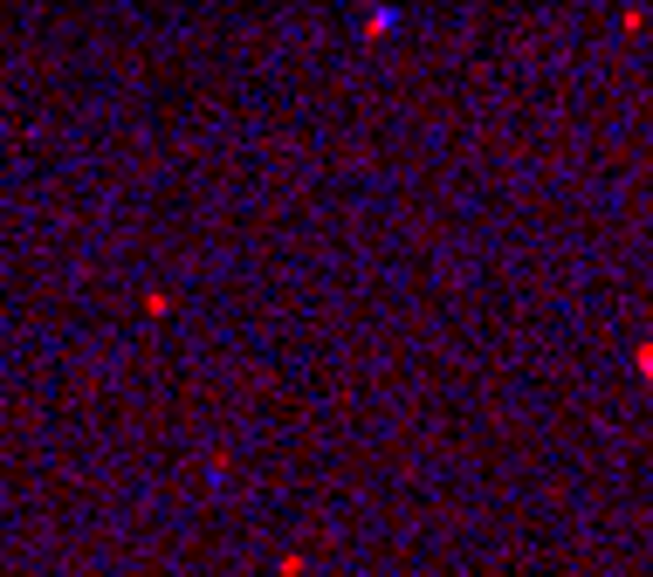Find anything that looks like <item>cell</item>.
Wrapping results in <instances>:
<instances>
[{"label": "cell", "mask_w": 653, "mask_h": 577, "mask_svg": "<svg viewBox=\"0 0 653 577\" xmlns=\"http://www.w3.org/2000/svg\"><path fill=\"white\" fill-rule=\"evenodd\" d=\"M640 364H646V378H653V351H646V358H640Z\"/></svg>", "instance_id": "obj_1"}]
</instances>
